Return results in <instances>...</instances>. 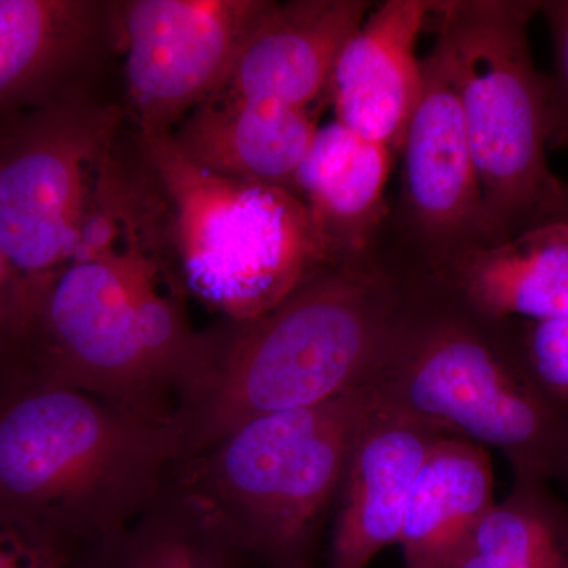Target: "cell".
Wrapping results in <instances>:
<instances>
[{"mask_svg": "<svg viewBox=\"0 0 568 568\" xmlns=\"http://www.w3.org/2000/svg\"><path fill=\"white\" fill-rule=\"evenodd\" d=\"M170 215L140 168H104L77 256L33 316L21 376L170 422L203 365Z\"/></svg>", "mask_w": 568, "mask_h": 568, "instance_id": "cell-1", "label": "cell"}, {"mask_svg": "<svg viewBox=\"0 0 568 568\" xmlns=\"http://www.w3.org/2000/svg\"><path fill=\"white\" fill-rule=\"evenodd\" d=\"M407 297L402 267L366 254L313 276L256 320L205 332L203 365L170 418L174 463L256 418L364 387Z\"/></svg>", "mask_w": 568, "mask_h": 568, "instance_id": "cell-2", "label": "cell"}, {"mask_svg": "<svg viewBox=\"0 0 568 568\" xmlns=\"http://www.w3.org/2000/svg\"><path fill=\"white\" fill-rule=\"evenodd\" d=\"M9 386L0 396V514L80 566L162 499L174 463L170 422L36 377Z\"/></svg>", "mask_w": 568, "mask_h": 568, "instance_id": "cell-3", "label": "cell"}, {"mask_svg": "<svg viewBox=\"0 0 568 568\" xmlns=\"http://www.w3.org/2000/svg\"><path fill=\"white\" fill-rule=\"evenodd\" d=\"M368 388L256 418L171 466L160 504L193 536L233 558L313 568L328 508L338 500Z\"/></svg>", "mask_w": 568, "mask_h": 568, "instance_id": "cell-4", "label": "cell"}, {"mask_svg": "<svg viewBox=\"0 0 568 568\" xmlns=\"http://www.w3.org/2000/svg\"><path fill=\"white\" fill-rule=\"evenodd\" d=\"M409 280L405 316L365 387L384 405L499 450L515 474L568 477V403L529 368L517 321H488Z\"/></svg>", "mask_w": 568, "mask_h": 568, "instance_id": "cell-5", "label": "cell"}, {"mask_svg": "<svg viewBox=\"0 0 568 568\" xmlns=\"http://www.w3.org/2000/svg\"><path fill=\"white\" fill-rule=\"evenodd\" d=\"M532 0H435V33L457 88L481 189V242L555 222L566 183L549 171L547 77L534 65Z\"/></svg>", "mask_w": 568, "mask_h": 568, "instance_id": "cell-6", "label": "cell"}, {"mask_svg": "<svg viewBox=\"0 0 568 568\" xmlns=\"http://www.w3.org/2000/svg\"><path fill=\"white\" fill-rule=\"evenodd\" d=\"M140 138L162 185L186 290L226 321L256 320L343 264L301 197L207 173L178 151L170 134Z\"/></svg>", "mask_w": 568, "mask_h": 568, "instance_id": "cell-7", "label": "cell"}, {"mask_svg": "<svg viewBox=\"0 0 568 568\" xmlns=\"http://www.w3.org/2000/svg\"><path fill=\"white\" fill-rule=\"evenodd\" d=\"M115 97L0 119V248L32 310L77 256L108 152L125 125Z\"/></svg>", "mask_w": 568, "mask_h": 568, "instance_id": "cell-8", "label": "cell"}, {"mask_svg": "<svg viewBox=\"0 0 568 568\" xmlns=\"http://www.w3.org/2000/svg\"><path fill=\"white\" fill-rule=\"evenodd\" d=\"M121 104L141 134H170L230 77L265 0H114Z\"/></svg>", "mask_w": 568, "mask_h": 568, "instance_id": "cell-9", "label": "cell"}, {"mask_svg": "<svg viewBox=\"0 0 568 568\" xmlns=\"http://www.w3.org/2000/svg\"><path fill=\"white\" fill-rule=\"evenodd\" d=\"M422 70L420 97L399 148L406 224L418 246L413 268L481 242L480 179L457 88L436 47Z\"/></svg>", "mask_w": 568, "mask_h": 568, "instance_id": "cell-10", "label": "cell"}, {"mask_svg": "<svg viewBox=\"0 0 568 568\" xmlns=\"http://www.w3.org/2000/svg\"><path fill=\"white\" fill-rule=\"evenodd\" d=\"M118 62L114 0H0V119L111 97Z\"/></svg>", "mask_w": 568, "mask_h": 568, "instance_id": "cell-11", "label": "cell"}, {"mask_svg": "<svg viewBox=\"0 0 568 568\" xmlns=\"http://www.w3.org/2000/svg\"><path fill=\"white\" fill-rule=\"evenodd\" d=\"M444 436L452 435L372 395L339 488L332 568H366L377 552L398 544L418 470Z\"/></svg>", "mask_w": 568, "mask_h": 568, "instance_id": "cell-12", "label": "cell"}, {"mask_svg": "<svg viewBox=\"0 0 568 568\" xmlns=\"http://www.w3.org/2000/svg\"><path fill=\"white\" fill-rule=\"evenodd\" d=\"M435 0H386L369 10L336 58L325 100L335 121L399 152L420 97L418 39Z\"/></svg>", "mask_w": 568, "mask_h": 568, "instance_id": "cell-13", "label": "cell"}, {"mask_svg": "<svg viewBox=\"0 0 568 568\" xmlns=\"http://www.w3.org/2000/svg\"><path fill=\"white\" fill-rule=\"evenodd\" d=\"M372 6L365 0H265L220 91L313 110L325 100L336 58Z\"/></svg>", "mask_w": 568, "mask_h": 568, "instance_id": "cell-14", "label": "cell"}, {"mask_svg": "<svg viewBox=\"0 0 568 568\" xmlns=\"http://www.w3.org/2000/svg\"><path fill=\"white\" fill-rule=\"evenodd\" d=\"M410 278L488 321L568 317V223L548 222L495 245H473Z\"/></svg>", "mask_w": 568, "mask_h": 568, "instance_id": "cell-15", "label": "cell"}, {"mask_svg": "<svg viewBox=\"0 0 568 568\" xmlns=\"http://www.w3.org/2000/svg\"><path fill=\"white\" fill-rule=\"evenodd\" d=\"M317 129L313 110L219 91L197 104L170 138L189 162L207 173L298 196V170Z\"/></svg>", "mask_w": 568, "mask_h": 568, "instance_id": "cell-16", "label": "cell"}, {"mask_svg": "<svg viewBox=\"0 0 568 568\" xmlns=\"http://www.w3.org/2000/svg\"><path fill=\"white\" fill-rule=\"evenodd\" d=\"M395 152L339 122L320 126L297 174V194L342 263L366 256L386 216Z\"/></svg>", "mask_w": 568, "mask_h": 568, "instance_id": "cell-17", "label": "cell"}, {"mask_svg": "<svg viewBox=\"0 0 568 568\" xmlns=\"http://www.w3.org/2000/svg\"><path fill=\"white\" fill-rule=\"evenodd\" d=\"M495 506L488 452L444 436L418 470L398 545L405 568H454L480 519Z\"/></svg>", "mask_w": 568, "mask_h": 568, "instance_id": "cell-18", "label": "cell"}, {"mask_svg": "<svg viewBox=\"0 0 568 568\" xmlns=\"http://www.w3.org/2000/svg\"><path fill=\"white\" fill-rule=\"evenodd\" d=\"M548 484L515 474L510 493L480 519L454 568H568V506Z\"/></svg>", "mask_w": 568, "mask_h": 568, "instance_id": "cell-19", "label": "cell"}, {"mask_svg": "<svg viewBox=\"0 0 568 568\" xmlns=\"http://www.w3.org/2000/svg\"><path fill=\"white\" fill-rule=\"evenodd\" d=\"M219 555L156 504L125 537L77 568H213Z\"/></svg>", "mask_w": 568, "mask_h": 568, "instance_id": "cell-20", "label": "cell"}, {"mask_svg": "<svg viewBox=\"0 0 568 568\" xmlns=\"http://www.w3.org/2000/svg\"><path fill=\"white\" fill-rule=\"evenodd\" d=\"M519 346L529 368L552 395L568 403V317L519 323Z\"/></svg>", "mask_w": 568, "mask_h": 568, "instance_id": "cell-21", "label": "cell"}, {"mask_svg": "<svg viewBox=\"0 0 568 568\" xmlns=\"http://www.w3.org/2000/svg\"><path fill=\"white\" fill-rule=\"evenodd\" d=\"M31 327L28 295L0 248V375L7 379L21 372Z\"/></svg>", "mask_w": 568, "mask_h": 568, "instance_id": "cell-22", "label": "cell"}, {"mask_svg": "<svg viewBox=\"0 0 568 568\" xmlns=\"http://www.w3.org/2000/svg\"><path fill=\"white\" fill-rule=\"evenodd\" d=\"M540 11L547 18L555 50L547 77L548 144L564 145L568 142V0L541 2Z\"/></svg>", "mask_w": 568, "mask_h": 568, "instance_id": "cell-23", "label": "cell"}, {"mask_svg": "<svg viewBox=\"0 0 568 568\" xmlns=\"http://www.w3.org/2000/svg\"><path fill=\"white\" fill-rule=\"evenodd\" d=\"M59 560L62 562L40 532L0 514V568H48Z\"/></svg>", "mask_w": 568, "mask_h": 568, "instance_id": "cell-24", "label": "cell"}, {"mask_svg": "<svg viewBox=\"0 0 568 568\" xmlns=\"http://www.w3.org/2000/svg\"><path fill=\"white\" fill-rule=\"evenodd\" d=\"M555 222L568 223V183H566V194H564L562 204H560Z\"/></svg>", "mask_w": 568, "mask_h": 568, "instance_id": "cell-25", "label": "cell"}, {"mask_svg": "<svg viewBox=\"0 0 568 568\" xmlns=\"http://www.w3.org/2000/svg\"><path fill=\"white\" fill-rule=\"evenodd\" d=\"M213 568H235L233 558H230V556L222 555V552H220V555L216 556L215 566H213Z\"/></svg>", "mask_w": 568, "mask_h": 568, "instance_id": "cell-26", "label": "cell"}, {"mask_svg": "<svg viewBox=\"0 0 568 568\" xmlns=\"http://www.w3.org/2000/svg\"><path fill=\"white\" fill-rule=\"evenodd\" d=\"M48 568H69L65 566V564L61 562V560H59V562H54L52 564V566L48 567Z\"/></svg>", "mask_w": 568, "mask_h": 568, "instance_id": "cell-27", "label": "cell"}, {"mask_svg": "<svg viewBox=\"0 0 568 568\" xmlns=\"http://www.w3.org/2000/svg\"><path fill=\"white\" fill-rule=\"evenodd\" d=\"M564 484H566L568 488V477L566 478V481H564Z\"/></svg>", "mask_w": 568, "mask_h": 568, "instance_id": "cell-28", "label": "cell"}]
</instances>
